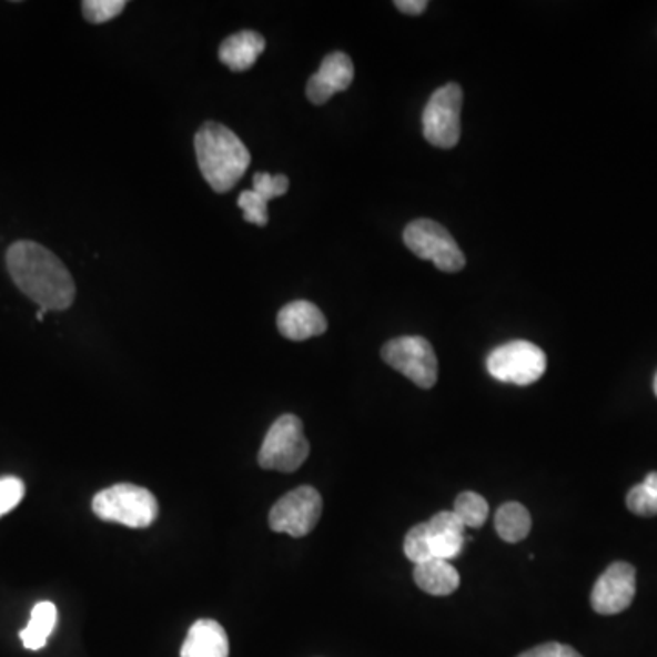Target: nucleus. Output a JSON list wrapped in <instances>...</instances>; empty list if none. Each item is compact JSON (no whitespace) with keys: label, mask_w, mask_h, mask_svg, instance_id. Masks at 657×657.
Instances as JSON below:
<instances>
[{"label":"nucleus","mask_w":657,"mask_h":657,"mask_svg":"<svg viewBox=\"0 0 657 657\" xmlns=\"http://www.w3.org/2000/svg\"><path fill=\"white\" fill-rule=\"evenodd\" d=\"M11 280L22 294L47 311H67L75 299V283L67 265L30 240L16 242L6 252Z\"/></svg>","instance_id":"f257e3e1"},{"label":"nucleus","mask_w":657,"mask_h":657,"mask_svg":"<svg viewBox=\"0 0 657 657\" xmlns=\"http://www.w3.org/2000/svg\"><path fill=\"white\" fill-rule=\"evenodd\" d=\"M194 146L201 174L220 194L232 191L251 164V154L242 139L225 124H203L195 134Z\"/></svg>","instance_id":"f03ea898"},{"label":"nucleus","mask_w":657,"mask_h":657,"mask_svg":"<svg viewBox=\"0 0 657 657\" xmlns=\"http://www.w3.org/2000/svg\"><path fill=\"white\" fill-rule=\"evenodd\" d=\"M95 517L104 523H118L129 528H149L160 515L158 498L135 484H113L93 497Z\"/></svg>","instance_id":"7ed1b4c3"},{"label":"nucleus","mask_w":657,"mask_h":657,"mask_svg":"<svg viewBox=\"0 0 657 657\" xmlns=\"http://www.w3.org/2000/svg\"><path fill=\"white\" fill-rule=\"evenodd\" d=\"M309 452L302 421L296 415H282L265 435L257 464L271 472L293 473L307 461Z\"/></svg>","instance_id":"20e7f679"},{"label":"nucleus","mask_w":657,"mask_h":657,"mask_svg":"<svg viewBox=\"0 0 657 657\" xmlns=\"http://www.w3.org/2000/svg\"><path fill=\"white\" fill-rule=\"evenodd\" d=\"M546 365L548 360L545 351L526 340H515L501 345L493 350L486 360L488 373L495 381L520 387L540 381V376L545 375Z\"/></svg>","instance_id":"39448f33"},{"label":"nucleus","mask_w":657,"mask_h":657,"mask_svg":"<svg viewBox=\"0 0 657 657\" xmlns=\"http://www.w3.org/2000/svg\"><path fill=\"white\" fill-rule=\"evenodd\" d=\"M404 243L415 256L429 260L442 273H458L466 265L461 246L437 221H413L404 231Z\"/></svg>","instance_id":"423d86ee"},{"label":"nucleus","mask_w":657,"mask_h":657,"mask_svg":"<svg viewBox=\"0 0 657 657\" xmlns=\"http://www.w3.org/2000/svg\"><path fill=\"white\" fill-rule=\"evenodd\" d=\"M463 88L449 82L438 88L422 113L424 138L437 149H453L461 139Z\"/></svg>","instance_id":"0eeeda50"},{"label":"nucleus","mask_w":657,"mask_h":657,"mask_svg":"<svg viewBox=\"0 0 657 657\" xmlns=\"http://www.w3.org/2000/svg\"><path fill=\"white\" fill-rule=\"evenodd\" d=\"M385 364L410 378L422 390H432L437 384L438 360L432 344L422 336H401L390 340L382 347Z\"/></svg>","instance_id":"6e6552de"},{"label":"nucleus","mask_w":657,"mask_h":657,"mask_svg":"<svg viewBox=\"0 0 657 657\" xmlns=\"http://www.w3.org/2000/svg\"><path fill=\"white\" fill-rule=\"evenodd\" d=\"M322 508V495L313 486H300L274 504L269 514V526L276 534L305 537L316 528Z\"/></svg>","instance_id":"1a4fd4ad"},{"label":"nucleus","mask_w":657,"mask_h":657,"mask_svg":"<svg viewBox=\"0 0 657 657\" xmlns=\"http://www.w3.org/2000/svg\"><path fill=\"white\" fill-rule=\"evenodd\" d=\"M636 597V568L628 563H614L596 580L592 590V608L602 616H616L627 610Z\"/></svg>","instance_id":"9d476101"},{"label":"nucleus","mask_w":657,"mask_h":657,"mask_svg":"<svg viewBox=\"0 0 657 657\" xmlns=\"http://www.w3.org/2000/svg\"><path fill=\"white\" fill-rule=\"evenodd\" d=\"M355 79V67L350 55L342 52L328 53L319 72L307 82V99L313 104L327 103L334 93L344 92Z\"/></svg>","instance_id":"9b49d317"},{"label":"nucleus","mask_w":657,"mask_h":657,"mask_svg":"<svg viewBox=\"0 0 657 657\" xmlns=\"http://www.w3.org/2000/svg\"><path fill=\"white\" fill-rule=\"evenodd\" d=\"M277 331L287 340L303 342V340L320 336L327 331V320L314 303L307 300H296L285 305L277 313Z\"/></svg>","instance_id":"f8f14e48"},{"label":"nucleus","mask_w":657,"mask_h":657,"mask_svg":"<svg viewBox=\"0 0 657 657\" xmlns=\"http://www.w3.org/2000/svg\"><path fill=\"white\" fill-rule=\"evenodd\" d=\"M427 539L433 559L449 560L461 555L464 548V524L453 512H438L426 523Z\"/></svg>","instance_id":"ddd939ff"},{"label":"nucleus","mask_w":657,"mask_h":657,"mask_svg":"<svg viewBox=\"0 0 657 657\" xmlns=\"http://www.w3.org/2000/svg\"><path fill=\"white\" fill-rule=\"evenodd\" d=\"M181 657H229L225 628L212 619L195 621L181 647Z\"/></svg>","instance_id":"4468645a"},{"label":"nucleus","mask_w":657,"mask_h":657,"mask_svg":"<svg viewBox=\"0 0 657 657\" xmlns=\"http://www.w3.org/2000/svg\"><path fill=\"white\" fill-rule=\"evenodd\" d=\"M265 52V39L256 31L245 30L221 42L220 61L232 72H245Z\"/></svg>","instance_id":"2eb2a0df"},{"label":"nucleus","mask_w":657,"mask_h":657,"mask_svg":"<svg viewBox=\"0 0 657 657\" xmlns=\"http://www.w3.org/2000/svg\"><path fill=\"white\" fill-rule=\"evenodd\" d=\"M413 579L429 596H452L461 586V575L449 560L429 559L415 565Z\"/></svg>","instance_id":"dca6fc26"},{"label":"nucleus","mask_w":657,"mask_h":657,"mask_svg":"<svg viewBox=\"0 0 657 657\" xmlns=\"http://www.w3.org/2000/svg\"><path fill=\"white\" fill-rule=\"evenodd\" d=\"M57 627V606L50 602L37 603L31 610L30 623L19 631L22 645L28 650H41L47 647L48 637Z\"/></svg>","instance_id":"f3484780"},{"label":"nucleus","mask_w":657,"mask_h":657,"mask_svg":"<svg viewBox=\"0 0 657 657\" xmlns=\"http://www.w3.org/2000/svg\"><path fill=\"white\" fill-rule=\"evenodd\" d=\"M495 529L506 543H520L532 529V515L520 503H506L495 514Z\"/></svg>","instance_id":"a211bd4d"},{"label":"nucleus","mask_w":657,"mask_h":657,"mask_svg":"<svg viewBox=\"0 0 657 657\" xmlns=\"http://www.w3.org/2000/svg\"><path fill=\"white\" fill-rule=\"evenodd\" d=\"M453 514L457 515L464 528H481L488 520V501L475 492L461 493L453 506Z\"/></svg>","instance_id":"6ab92c4d"},{"label":"nucleus","mask_w":657,"mask_h":657,"mask_svg":"<svg viewBox=\"0 0 657 657\" xmlns=\"http://www.w3.org/2000/svg\"><path fill=\"white\" fill-rule=\"evenodd\" d=\"M627 506L631 514L639 515V517H656L657 472L648 473L641 484H637L628 492Z\"/></svg>","instance_id":"aec40b11"},{"label":"nucleus","mask_w":657,"mask_h":657,"mask_svg":"<svg viewBox=\"0 0 657 657\" xmlns=\"http://www.w3.org/2000/svg\"><path fill=\"white\" fill-rule=\"evenodd\" d=\"M404 554L415 565L433 559L429 539H427L426 523L416 524L407 532L406 539H404Z\"/></svg>","instance_id":"412c9836"},{"label":"nucleus","mask_w":657,"mask_h":657,"mask_svg":"<svg viewBox=\"0 0 657 657\" xmlns=\"http://www.w3.org/2000/svg\"><path fill=\"white\" fill-rule=\"evenodd\" d=\"M124 8V0H87L82 2V16L92 24H104L123 13Z\"/></svg>","instance_id":"4be33fe9"},{"label":"nucleus","mask_w":657,"mask_h":657,"mask_svg":"<svg viewBox=\"0 0 657 657\" xmlns=\"http://www.w3.org/2000/svg\"><path fill=\"white\" fill-rule=\"evenodd\" d=\"M237 206L243 211V220L252 225L265 226L269 223L267 201L254 191H245L237 198Z\"/></svg>","instance_id":"5701e85b"},{"label":"nucleus","mask_w":657,"mask_h":657,"mask_svg":"<svg viewBox=\"0 0 657 657\" xmlns=\"http://www.w3.org/2000/svg\"><path fill=\"white\" fill-rule=\"evenodd\" d=\"M252 191L262 195L263 200L271 201L274 198L285 194L289 191L287 175L267 174V172H257L252 178Z\"/></svg>","instance_id":"b1692460"},{"label":"nucleus","mask_w":657,"mask_h":657,"mask_svg":"<svg viewBox=\"0 0 657 657\" xmlns=\"http://www.w3.org/2000/svg\"><path fill=\"white\" fill-rule=\"evenodd\" d=\"M27 486L19 477L0 478V517L10 514L21 504Z\"/></svg>","instance_id":"393cba45"},{"label":"nucleus","mask_w":657,"mask_h":657,"mask_svg":"<svg viewBox=\"0 0 657 657\" xmlns=\"http://www.w3.org/2000/svg\"><path fill=\"white\" fill-rule=\"evenodd\" d=\"M517 657H583L575 648L563 645V643H543L537 647L529 648Z\"/></svg>","instance_id":"a878e982"},{"label":"nucleus","mask_w":657,"mask_h":657,"mask_svg":"<svg viewBox=\"0 0 657 657\" xmlns=\"http://www.w3.org/2000/svg\"><path fill=\"white\" fill-rule=\"evenodd\" d=\"M396 8L406 16H421L427 8L426 0H396Z\"/></svg>","instance_id":"bb28decb"},{"label":"nucleus","mask_w":657,"mask_h":657,"mask_svg":"<svg viewBox=\"0 0 657 657\" xmlns=\"http://www.w3.org/2000/svg\"><path fill=\"white\" fill-rule=\"evenodd\" d=\"M47 313V309H39V313H37V320H39V322H42V320H44V314Z\"/></svg>","instance_id":"cd10ccee"},{"label":"nucleus","mask_w":657,"mask_h":657,"mask_svg":"<svg viewBox=\"0 0 657 657\" xmlns=\"http://www.w3.org/2000/svg\"><path fill=\"white\" fill-rule=\"evenodd\" d=\"M654 393H656V396H657V373H656V378H654Z\"/></svg>","instance_id":"c85d7f7f"}]
</instances>
